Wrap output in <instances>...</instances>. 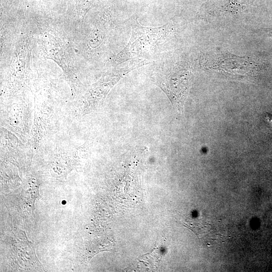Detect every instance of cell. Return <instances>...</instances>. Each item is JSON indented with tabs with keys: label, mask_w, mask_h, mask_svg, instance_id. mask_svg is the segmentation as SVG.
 <instances>
[{
	"label": "cell",
	"mask_w": 272,
	"mask_h": 272,
	"mask_svg": "<svg viewBox=\"0 0 272 272\" xmlns=\"http://www.w3.org/2000/svg\"><path fill=\"white\" fill-rule=\"evenodd\" d=\"M132 22L131 35L128 43L110 58V62L114 66L151 55L169 31L168 24L159 27H147L142 26L137 20Z\"/></svg>",
	"instance_id": "1"
},
{
	"label": "cell",
	"mask_w": 272,
	"mask_h": 272,
	"mask_svg": "<svg viewBox=\"0 0 272 272\" xmlns=\"http://www.w3.org/2000/svg\"><path fill=\"white\" fill-rule=\"evenodd\" d=\"M150 63L144 58H135L124 67L111 70L104 74L96 83L92 85L83 98L80 112L84 115L99 108L103 103L112 88L130 71Z\"/></svg>",
	"instance_id": "2"
},
{
	"label": "cell",
	"mask_w": 272,
	"mask_h": 272,
	"mask_svg": "<svg viewBox=\"0 0 272 272\" xmlns=\"http://www.w3.org/2000/svg\"><path fill=\"white\" fill-rule=\"evenodd\" d=\"M151 77L155 84L167 95L173 107L180 111L187 86L183 74L175 71L164 62L154 68Z\"/></svg>",
	"instance_id": "3"
},
{
	"label": "cell",
	"mask_w": 272,
	"mask_h": 272,
	"mask_svg": "<svg viewBox=\"0 0 272 272\" xmlns=\"http://www.w3.org/2000/svg\"><path fill=\"white\" fill-rule=\"evenodd\" d=\"M34 111L29 139L33 150L38 149L50 134L55 123L56 107L50 98L38 97L35 99Z\"/></svg>",
	"instance_id": "4"
},
{
	"label": "cell",
	"mask_w": 272,
	"mask_h": 272,
	"mask_svg": "<svg viewBox=\"0 0 272 272\" xmlns=\"http://www.w3.org/2000/svg\"><path fill=\"white\" fill-rule=\"evenodd\" d=\"M1 126L15 134L23 143L30 139L32 126L31 107L23 101L10 103L1 109Z\"/></svg>",
	"instance_id": "5"
},
{
	"label": "cell",
	"mask_w": 272,
	"mask_h": 272,
	"mask_svg": "<svg viewBox=\"0 0 272 272\" xmlns=\"http://www.w3.org/2000/svg\"><path fill=\"white\" fill-rule=\"evenodd\" d=\"M29 44L28 39L21 42L17 48L11 64L7 79V86L12 95L20 93L26 85L30 51Z\"/></svg>",
	"instance_id": "6"
},
{
	"label": "cell",
	"mask_w": 272,
	"mask_h": 272,
	"mask_svg": "<svg viewBox=\"0 0 272 272\" xmlns=\"http://www.w3.org/2000/svg\"><path fill=\"white\" fill-rule=\"evenodd\" d=\"M42 47L47 58L53 60L62 69L71 87L72 93L77 91L76 75L66 60L63 49L58 40L52 34L45 32L41 37Z\"/></svg>",
	"instance_id": "7"
},
{
	"label": "cell",
	"mask_w": 272,
	"mask_h": 272,
	"mask_svg": "<svg viewBox=\"0 0 272 272\" xmlns=\"http://www.w3.org/2000/svg\"><path fill=\"white\" fill-rule=\"evenodd\" d=\"M82 148H71L60 150L53 155L50 166L51 175L56 178H63L77 165L79 154Z\"/></svg>",
	"instance_id": "8"
},
{
	"label": "cell",
	"mask_w": 272,
	"mask_h": 272,
	"mask_svg": "<svg viewBox=\"0 0 272 272\" xmlns=\"http://www.w3.org/2000/svg\"><path fill=\"white\" fill-rule=\"evenodd\" d=\"M27 148L22 142L13 133L1 127V155L6 160L16 162L26 153Z\"/></svg>",
	"instance_id": "9"
},
{
	"label": "cell",
	"mask_w": 272,
	"mask_h": 272,
	"mask_svg": "<svg viewBox=\"0 0 272 272\" xmlns=\"http://www.w3.org/2000/svg\"><path fill=\"white\" fill-rule=\"evenodd\" d=\"M109 30V23L103 18L96 22L89 37L88 45L92 49L100 47L106 39Z\"/></svg>",
	"instance_id": "10"
},
{
	"label": "cell",
	"mask_w": 272,
	"mask_h": 272,
	"mask_svg": "<svg viewBox=\"0 0 272 272\" xmlns=\"http://www.w3.org/2000/svg\"><path fill=\"white\" fill-rule=\"evenodd\" d=\"M95 0H78V5L80 10L82 23L88 11L92 6Z\"/></svg>",
	"instance_id": "11"
},
{
	"label": "cell",
	"mask_w": 272,
	"mask_h": 272,
	"mask_svg": "<svg viewBox=\"0 0 272 272\" xmlns=\"http://www.w3.org/2000/svg\"><path fill=\"white\" fill-rule=\"evenodd\" d=\"M267 119H268L267 120L269 122V123H270L272 124V118L268 117Z\"/></svg>",
	"instance_id": "12"
}]
</instances>
